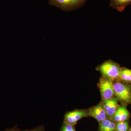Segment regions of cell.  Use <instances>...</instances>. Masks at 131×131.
I'll return each instance as SVG.
<instances>
[{"mask_svg": "<svg viewBox=\"0 0 131 131\" xmlns=\"http://www.w3.org/2000/svg\"></svg>", "mask_w": 131, "mask_h": 131, "instance_id": "17", "label": "cell"}, {"mask_svg": "<svg viewBox=\"0 0 131 131\" xmlns=\"http://www.w3.org/2000/svg\"><path fill=\"white\" fill-rule=\"evenodd\" d=\"M121 69L118 64L112 61H106L97 68L103 77L113 81L119 78Z\"/></svg>", "mask_w": 131, "mask_h": 131, "instance_id": "1", "label": "cell"}, {"mask_svg": "<svg viewBox=\"0 0 131 131\" xmlns=\"http://www.w3.org/2000/svg\"><path fill=\"white\" fill-rule=\"evenodd\" d=\"M129 125L127 121L116 122L115 130L116 131H128Z\"/></svg>", "mask_w": 131, "mask_h": 131, "instance_id": "12", "label": "cell"}, {"mask_svg": "<svg viewBox=\"0 0 131 131\" xmlns=\"http://www.w3.org/2000/svg\"><path fill=\"white\" fill-rule=\"evenodd\" d=\"M130 5H131V0H110L109 4L110 7L121 12Z\"/></svg>", "mask_w": 131, "mask_h": 131, "instance_id": "9", "label": "cell"}, {"mask_svg": "<svg viewBox=\"0 0 131 131\" xmlns=\"http://www.w3.org/2000/svg\"><path fill=\"white\" fill-rule=\"evenodd\" d=\"M119 78L124 81L131 82V70L121 68Z\"/></svg>", "mask_w": 131, "mask_h": 131, "instance_id": "11", "label": "cell"}, {"mask_svg": "<svg viewBox=\"0 0 131 131\" xmlns=\"http://www.w3.org/2000/svg\"><path fill=\"white\" fill-rule=\"evenodd\" d=\"M88 112L83 110H75L68 112L64 115L63 122L74 125L84 117H89Z\"/></svg>", "mask_w": 131, "mask_h": 131, "instance_id": "5", "label": "cell"}, {"mask_svg": "<svg viewBox=\"0 0 131 131\" xmlns=\"http://www.w3.org/2000/svg\"><path fill=\"white\" fill-rule=\"evenodd\" d=\"M116 122L107 118L99 124V131H115Z\"/></svg>", "mask_w": 131, "mask_h": 131, "instance_id": "10", "label": "cell"}, {"mask_svg": "<svg viewBox=\"0 0 131 131\" xmlns=\"http://www.w3.org/2000/svg\"><path fill=\"white\" fill-rule=\"evenodd\" d=\"M98 86L103 101L114 97L115 93L113 81L102 77L100 79Z\"/></svg>", "mask_w": 131, "mask_h": 131, "instance_id": "4", "label": "cell"}, {"mask_svg": "<svg viewBox=\"0 0 131 131\" xmlns=\"http://www.w3.org/2000/svg\"><path fill=\"white\" fill-rule=\"evenodd\" d=\"M60 131H76L74 125L63 122Z\"/></svg>", "mask_w": 131, "mask_h": 131, "instance_id": "13", "label": "cell"}, {"mask_svg": "<svg viewBox=\"0 0 131 131\" xmlns=\"http://www.w3.org/2000/svg\"><path fill=\"white\" fill-rule=\"evenodd\" d=\"M129 117V113L125 106L118 107L116 112L112 118L115 122L125 121Z\"/></svg>", "mask_w": 131, "mask_h": 131, "instance_id": "8", "label": "cell"}, {"mask_svg": "<svg viewBox=\"0 0 131 131\" xmlns=\"http://www.w3.org/2000/svg\"><path fill=\"white\" fill-rule=\"evenodd\" d=\"M115 95L117 99L125 102L129 103L131 100V88L129 85L119 82L113 83Z\"/></svg>", "mask_w": 131, "mask_h": 131, "instance_id": "3", "label": "cell"}, {"mask_svg": "<svg viewBox=\"0 0 131 131\" xmlns=\"http://www.w3.org/2000/svg\"><path fill=\"white\" fill-rule=\"evenodd\" d=\"M45 131V128L44 126L42 125L39 126L34 129L31 130H21L19 129L18 127L16 128L15 131Z\"/></svg>", "mask_w": 131, "mask_h": 131, "instance_id": "14", "label": "cell"}, {"mask_svg": "<svg viewBox=\"0 0 131 131\" xmlns=\"http://www.w3.org/2000/svg\"><path fill=\"white\" fill-rule=\"evenodd\" d=\"M103 104L107 118L112 120L119 106L118 99L113 97L109 100L103 101Z\"/></svg>", "mask_w": 131, "mask_h": 131, "instance_id": "7", "label": "cell"}, {"mask_svg": "<svg viewBox=\"0 0 131 131\" xmlns=\"http://www.w3.org/2000/svg\"><path fill=\"white\" fill-rule=\"evenodd\" d=\"M17 127H18V125H16L12 128L6 129V130H5L3 131H15L16 128H17Z\"/></svg>", "mask_w": 131, "mask_h": 131, "instance_id": "15", "label": "cell"}, {"mask_svg": "<svg viewBox=\"0 0 131 131\" xmlns=\"http://www.w3.org/2000/svg\"><path fill=\"white\" fill-rule=\"evenodd\" d=\"M88 112L89 116L95 119L99 124L108 118L103 107V102L99 103L97 105L90 108Z\"/></svg>", "mask_w": 131, "mask_h": 131, "instance_id": "6", "label": "cell"}, {"mask_svg": "<svg viewBox=\"0 0 131 131\" xmlns=\"http://www.w3.org/2000/svg\"><path fill=\"white\" fill-rule=\"evenodd\" d=\"M129 131H131V127L130 128V129H129Z\"/></svg>", "mask_w": 131, "mask_h": 131, "instance_id": "16", "label": "cell"}, {"mask_svg": "<svg viewBox=\"0 0 131 131\" xmlns=\"http://www.w3.org/2000/svg\"><path fill=\"white\" fill-rule=\"evenodd\" d=\"M50 5L65 12L79 9L84 6L86 0H49Z\"/></svg>", "mask_w": 131, "mask_h": 131, "instance_id": "2", "label": "cell"}]
</instances>
